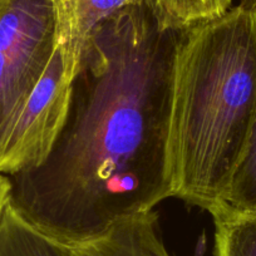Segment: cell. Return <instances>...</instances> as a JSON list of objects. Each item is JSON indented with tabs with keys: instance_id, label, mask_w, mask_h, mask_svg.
Segmentation results:
<instances>
[{
	"instance_id": "9",
	"label": "cell",
	"mask_w": 256,
	"mask_h": 256,
	"mask_svg": "<svg viewBox=\"0 0 256 256\" xmlns=\"http://www.w3.org/2000/svg\"><path fill=\"white\" fill-rule=\"evenodd\" d=\"M162 29L184 30L215 20L231 9L232 0H146Z\"/></svg>"
},
{
	"instance_id": "6",
	"label": "cell",
	"mask_w": 256,
	"mask_h": 256,
	"mask_svg": "<svg viewBox=\"0 0 256 256\" xmlns=\"http://www.w3.org/2000/svg\"><path fill=\"white\" fill-rule=\"evenodd\" d=\"M68 246L73 256H171L154 210L124 218L93 240Z\"/></svg>"
},
{
	"instance_id": "7",
	"label": "cell",
	"mask_w": 256,
	"mask_h": 256,
	"mask_svg": "<svg viewBox=\"0 0 256 256\" xmlns=\"http://www.w3.org/2000/svg\"><path fill=\"white\" fill-rule=\"evenodd\" d=\"M0 256H73L70 246L39 231L8 202L0 220Z\"/></svg>"
},
{
	"instance_id": "4",
	"label": "cell",
	"mask_w": 256,
	"mask_h": 256,
	"mask_svg": "<svg viewBox=\"0 0 256 256\" xmlns=\"http://www.w3.org/2000/svg\"><path fill=\"white\" fill-rule=\"evenodd\" d=\"M70 93L72 82L64 76L63 56L56 48L4 142L0 174L14 176L46 161L67 120Z\"/></svg>"
},
{
	"instance_id": "1",
	"label": "cell",
	"mask_w": 256,
	"mask_h": 256,
	"mask_svg": "<svg viewBox=\"0 0 256 256\" xmlns=\"http://www.w3.org/2000/svg\"><path fill=\"white\" fill-rule=\"evenodd\" d=\"M180 33L162 29L146 2L93 29L53 150L39 167L9 176V204L24 220L77 245L171 198L167 146Z\"/></svg>"
},
{
	"instance_id": "8",
	"label": "cell",
	"mask_w": 256,
	"mask_h": 256,
	"mask_svg": "<svg viewBox=\"0 0 256 256\" xmlns=\"http://www.w3.org/2000/svg\"><path fill=\"white\" fill-rule=\"evenodd\" d=\"M211 216L214 256H256V212H236L220 206Z\"/></svg>"
},
{
	"instance_id": "5",
	"label": "cell",
	"mask_w": 256,
	"mask_h": 256,
	"mask_svg": "<svg viewBox=\"0 0 256 256\" xmlns=\"http://www.w3.org/2000/svg\"><path fill=\"white\" fill-rule=\"evenodd\" d=\"M146 0H54L56 48L64 63V76L72 82L88 36L103 20L130 6Z\"/></svg>"
},
{
	"instance_id": "12",
	"label": "cell",
	"mask_w": 256,
	"mask_h": 256,
	"mask_svg": "<svg viewBox=\"0 0 256 256\" xmlns=\"http://www.w3.org/2000/svg\"><path fill=\"white\" fill-rule=\"evenodd\" d=\"M238 6L250 10H256V0H240Z\"/></svg>"
},
{
	"instance_id": "3",
	"label": "cell",
	"mask_w": 256,
	"mask_h": 256,
	"mask_svg": "<svg viewBox=\"0 0 256 256\" xmlns=\"http://www.w3.org/2000/svg\"><path fill=\"white\" fill-rule=\"evenodd\" d=\"M56 49L54 0H0V151Z\"/></svg>"
},
{
	"instance_id": "11",
	"label": "cell",
	"mask_w": 256,
	"mask_h": 256,
	"mask_svg": "<svg viewBox=\"0 0 256 256\" xmlns=\"http://www.w3.org/2000/svg\"><path fill=\"white\" fill-rule=\"evenodd\" d=\"M10 190H12V182L9 176L0 174V220H2V215L4 212V208L8 205L9 198H10Z\"/></svg>"
},
{
	"instance_id": "2",
	"label": "cell",
	"mask_w": 256,
	"mask_h": 256,
	"mask_svg": "<svg viewBox=\"0 0 256 256\" xmlns=\"http://www.w3.org/2000/svg\"><path fill=\"white\" fill-rule=\"evenodd\" d=\"M256 113V10L238 6L181 30L172 66L171 198L208 214L222 202Z\"/></svg>"
},
{
	"instance_id": "10",
	"label": "cell",
	"mask_w": 256,
	"mask_h": 256,
	"mask_svg": "<svg viewBox=\"0 0 256 256\" xmlns=\"http://www.w3.org/2000/svg\"><path fill=\"white\" fill-rule=\"evenodd\" d=\"M220 206L236 212H256V113Z\"/></svg>"
}]
</instances>
